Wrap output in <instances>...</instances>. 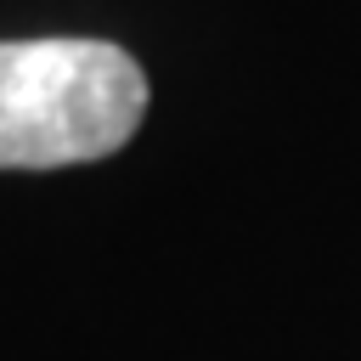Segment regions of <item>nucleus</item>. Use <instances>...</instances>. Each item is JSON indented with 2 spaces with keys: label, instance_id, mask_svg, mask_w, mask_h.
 <instances>
[{
  "label": "nucleus",
  "instance_id": "nucleus-1",
  "mask_svg": "<svg viewBox=\"0 0 361 361\" xmlns=\"http://www.w3.org/2000/svg\"><path fill=\"white\" fill-rule=\"evenodd\" d=\"M147 118V73L107 39H0V169L118 152Z\"/></svg>",
  "mask_w": 361,
  "mask_h": 361
}]
</instances>
